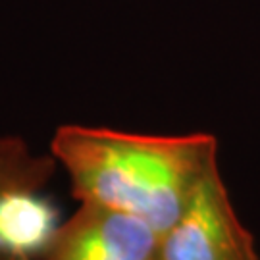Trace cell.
<instances>
[{
    "label": "cell",
    "instance_id": "1",
    "mask_svg": "<svg viewBox=\"0 0 260 260\" xmlns=\"http://www.w3.org/2000/svg\"><path fill=\"white\" fill-rule=\"evenodd\" d=\"M50 154L68 172L79 203L139 216L164 235L218 166V139L210 133L145 135L66 123L56 127Z\"/></svg>",
    "mask_w": 260,
    "mask_h": 260
},
{
    "label": "cell",
    "instance_id": "2",
    "mask_svg": "<svg viewBox=\"0 0 260 260\" xmlns=\"http://www.w3.org/2000/svg\"><path fill=\"white\" fill-rule=\"evenodd\" d=\"M160 260H260L254 237L235 212L218 166L162 235Z\"/></svg>",
    "mask_w": 260,
    "mask_h": 260
},
{
    "label": "cell",
    "instance_id": "3",
    "mask_svg": "<svg viewBox=\"0 0 260 260\" xmlns=\"http://www.w3.org/2000/svg\"><path fill=\"white\" fill-rule=\"evenodd\" d=\"M162 235L139 216L81 201L39 260H160Z\"/></svg>",
    "mask_w": 260,
    "mask_h": 260
},
{
    "label": "cell",
    "instance_id": "4",
    "mask_svg": "<svg viewBox=\"0 0 260 260\" xmlns=\"http://www.w3.org/2000/svg\"><path fill=\"white\" fill-rule=\"evenodd\" d=\"M56 164L52 154H35L21 137L0 135V260H23L12 249L6 233L12 199L25 191H43Z\"/></svg>",
    "mask_w": 260,
    "mask_h": 260
}]
</instances>
